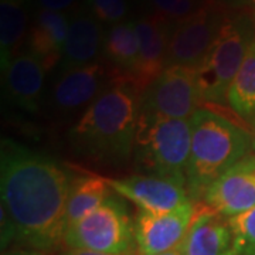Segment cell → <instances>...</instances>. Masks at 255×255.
Wrapping results in <instances>:
<instances>
[{"instance_id": "1", "label": "cell", "mask_w": 255, "mask_h": 255, "mask_svg": "<svg viewBox=\"0 0 255 255\" xmlns=\"http://www.w3.org/2000/svg\"><path fill=\"white\" fill-rule=\"evenodd\" d=\"M1 207L14 228V241L38 251L64 244L65 211L73 180L48 156L4 139L0 162Z\"/></svg>"}, {"instance_id": "2", "label": "cell", "mask_w": 255, "mask_h": 255, "mask_svg": "<svg viewBox=\"0 0 255 255\" xmlns=\"http://www.w3.org/2000/svg\"><path fill=\"white\" fill-rule=\"evenodd\" d=\"M140 92L132 82L114 80L84 111L68 132L77 155L105 166H122L133 156Z\"/></svg>"}, {"instance_id": "3", "label": "cell", "mask_w": 255, "mask_h": 255, "mask_svg": "<svg viewBox=\"0 0 255 255\" xmlns=\"http://www.w3.org/2000/svg\"><path fill=\"white\" fill-rule=\"evenodd\" d=\"M191 147L186 187L193 201L230 167L254 150L253 135L216 111L200 108L190 118Z\"/></svg>"}, {"instance_id": "4", "label": "cell", "mask_w": 255, "mask_h": 255, "mask_svg": "<svg viewBox=\"0 0 255 255\" xmlns=\"http://www.w3.org/2000/svg\"><path fill=\"white\" fill-rule=\"evenodd\" d=\"M190 147V119L139 112L132 160L140 174L173 179L186 184Z\"/></svg>"}, {"instance_id": "5", "label": "cell", "mask_w": 255, "mask_h": 255, "mask_svg": "<svg viewBox=\"0 0 255 255\" xmlns=\"http://www.w3.org/2000/svg\"><path fill=\"white\" fill-rule=\"evenodd\" d=\"M255 40L254 17L240 13L230 16L207 54L196 67L201 101L226 105L227 92L250 47Z\"/></svg>"}, {"instance_id": "6", "label": "cell", "mask_w": 255, "mask_h": 255, "mask_svg": "<svg viewBox=\"0 0 255 255\" xmlns=\"http://www.w3.org/2000/svg\"><path fill=\"white\" fill-rule=\"evenodd\" d=\"M64 246L98 253L133 255L136 251L133 223L118 194L65 230Z\"/></svg>"}, {"instance_id": "7", "label": "cell", "mask_w": 255, "mask_h": 255, "mask_svg": "<svg viewBox=\"0 0 255 255\" xmlns=\"http://www.w3.org/2000/svg\"><path fill=\"white\" fill-rule=\"evenodd\" d=\"M230 17L227 7L216 0H207L190 16L172 27L166 67L180 65L196 68L219 37Z\"/></svg>"}, {"instance_id": "8", "label": "cell", "mask_w": 255, "mask_h": 255, "mask_svg": "<svg viewBox=\"0 0 255 255\" xmlns=\"http://www.w3.org/2000/svg\"><path fill=\"white\" fill-rule=\"evenodd\" d=\"M203 102L196 68L170 65L140 94V112L173 119H190Z\"/></svg>"}, {"instance_id": "9", "label": "cell", "mask_w": 255, "mask_h": 255, "mask_svg": "<svg viewBox=\"0 0 255 255\" xmlns=\"http://www.w3.org/2000/svg\"><path fill=\"white\" fill-rule=\"evenodd\" d=\"M197 211L196 201L187 200L166 213L139 210L133 221L137 255H159L182 246Z\"/></svg>"}, {"instance_id": "10", "label": "cell", "mask_w": 255, "mask_h": 255, "mask_svg": "<svg viewBox=\"0 0 255 255\" xmlns=\"http://www.w3.org/2000/svg\"><path fill=\"white\" fill-rule=\"evenodd\" d=\"M112 81L108 67L100 61L58 73L48 91V105L61 117L87 110Z\"/></svg>"}, {"instance_id": "11", "label": "cell", "mask_w": 255, "mask_h": 255, "mask_svg": "<svg viewBox=\"0 0 255 255\" xmlns=\"http://www.w3.org/2000/svg\"><path fill=\"white\" fill-rule=\"evenodd\" d=\"M203 204L224 217H237L255 207V153L220 176L203 194Z\"/></svg>"}, {"instance_id": "12", "label": "cell", "mask_w": 255, "mask_h": 255, "mask_svg": "<svg viewBox=\"0 0 255 255\" xmlns=\"http://www.w3.org/2000/svg\"><path fill=\"white\" fill-rule=\"evenodd\" d=\"M111 190L147 213H166L190 200L183 182L147 174L107 179Z\"/></svg>"}, {"instance_id": "13", "label": "cell", "mask_w": 255, "mask_h": 255, "mask_svg": "<svg viewBox=\"0 0 255 255\" xmlns=\"http://www.w3.org/2000/svg\"><path fill=\"white\" fill-rule=\"evenodd\" d=\"M139 37V64L130 81L137 91H145L150 82L166 68V55L173 24L155 14H145L135 20Z\"/></svg>"}, {"instance_id": "14", "label": "cell", "mask_w": 255, "mask_h": 255, "mask_svg": "<svg viewBox=\"0 0 255 255\" xmlns=\"http://www.w3.org/2000/svg\"><path fill=\"white\" fill-rule=\"evenodd\" d=\"M180 250L183 255H236L231 221L204 204L197 207Z\"/></svg>"}, {"instance_id": "15", "label": "cell", "mask_w": 255, "mask_h": 255, "mask_svg": "<svg viewBox=\"0 0 255 255\" xmlns=\"http://www.w3.org/2000/svg\"><path fill=\"white\" fill-rule=\"evenodd\" d=\"M3 71L6 94L14 105L27 112H37L46 84V67L28 51L13 57Z\"/></svg>"}, {"instance_id": "16", "label": "cell", "mask_w": 255, "mask_h": 255, "mask_svg": "<svg viewBox=\"0 0 255 255\" xmlns=\"http://www.w3.org/2000/svg\"><path fill=\"white\" fill-rule=\"evenodd\" d=\"M104 36L102 24L85 7L71 13L58 73L95 63V58L102 51Z\"/></svg>"}, {"instance_id": "17", "label": "cell", "mask_w": 255, "mask_h": 255, "mask_svg": "<svg viewBox=\"0 0 255 255\" xmlns=\"http://www.w3.org/2000/svg\"><path fill=\"white\" fill-rule=\"evenodd\" d=\"M68 27V13L38 9L34 14V20L28 27L26 51L36 55L47 71L54 68L61 61Z\"/></svg>"}, {"instance_id": "18", "label": "cell", "mask_w": 255, "mask_h": 255, "mask_svg": "<svg viewBox=\"0 0 255 255\" xmlns=\"http://www.w3.org/2000/svg\"><path fill=\"white\" fill-rule=\"evenodd\" d=\"M139 37L135 20H125L108 27L104 36L101 57L110 65L114 80L130 81L139 64Z\"/></svg>"}, {"instance_id": "19", "label": "cell", "mask_w": 255, "mask_h": 255, "mask_svg": "<svg viewBox=\"0 0 255 255\" xmlns=\"http://www.w3.org/2000/svg\"><path fill=\"white\" fill-rule=\"evenodd\" d=\"M28 0H0V65L17 55L28 34Z\"/></svg>"}, {"instance_id": "20", "label": "cell", "mask_w": 255, "mask_h": 255, "mask_svg": "<svg viewBox=\"0 0 255 255\" xmlns=\"http://www.w3.org/2000/svg\"><path fill=\"white\" fill-rule=\"evenodd\" d=\"M111 191L107 179L100 176H82L74 179L65 211L67 228L98 209L110 197Z\"/></svg>"}, {"instance_id": "21", "label": "cell", "mask_w": 255, "mask_h": 255, "mask_svg": "<svg viewBox=\"0 0 255 255\" xmlns=\"http://www.w3.org/2000/svg\"><path fill=\"white\" fill-rule=\"evenodd\" d=\"M227 105L238 117L255 122V40L228 88Z\"/></svg>"}, {"instance_id": "22", "label": "cell", "mask_w": 255, "mask_h": 255, "mask_svg": "<svg viewBox=\"0 0 255 255\" xmlns=\"http://www.w3.org/2000/svg\"><path fill=\"white\" fill-rule=\"evenodd\" d=\"M149 14L164 18L170 24H176L200 7V0H146Z\"/></svg>"}, {"instance_id": "23", "label": "cell", "mask_w": 255, "mask_h": 255, "mask_svg": "<svg viewBox=\"0 0 255 255\" xmlns=\"http://www.w3.org/2000/svg\"><path fill=\"white\" fill-rule=\"evenodd\" d=\"M84 7L101 24L114 26L125 21L128 16V0H84Z\"/></svg>"}, {"instance_id": "24", "label": "cell", "mask_w": 255, "mask_h": 255, "mask_svg": "<svg viewBox=\"0 0 255 255\" xmlns=\"http://www.w3.org/2000/svg\"><path fill=\"white\" fill-rule=\"evenodd\" d=\"M230 221L236 233V255H255V207Z\"/></svg>"}, {"instance_id": "25", "label": "cell", "mask_w": 255, "mask_h": 255, "mask_svg": "<svg viewBox=\"0 0 255 255\" xmlns=\"http://www.w3.org/2000/svg\"><path fill=\"white\" fill-rule=\"evenodd\" d=\"M40 10H50L57 13H65L74 6L77 0H36Z\"/></svg>"}, {"instance_id": "26", "label": "cell", "mask_w": 255, "mask_h": 255, "mask_svg": "<svg viewBox=\"0 0 255 255\" xmlns=\"http://www.w3.org/2000/svg\"><path fill=\"white\" fill-rule=\"evenodd\" d=\"M60 255H118V254H107V253H98V251H90V250H80V248H64V251Z\"/></svg>"}, {"instance_id": "27", "label": "cell", "mask_w": 255, "mask_h": 255, "mask_svg": "<svg viewBox=\"0 0 255 255\" xmlns=\"http://www.w3.org/2000/svg\"><path fill=\"white\" fill-rule=\"evenodd\" d=\"M3 255H50L46 251H38L31 248H20V250H9L3 251Z\"/></svg>"}, {"instance_id": "28", "label": "cell", "mask_w": 255, "mask_h": 255, "mask_svg": "<svg viewBox=\"0 0 255 255\" xmlns=\"http://www.w3.org/2000/svg\"><path fill=\"white\" fill-rule=\"evenodd\" d=\"M219 3H223L224 6H241L246 3V0H216Z\"/></svg>"}, {"instance_id": "29", "label": "cell", "mask_w": 255, "mask_h": 255, "mask_svg": "<svg viewBox=\"0 0 255 255\" xmlns=\"http://www.w3.org/2000/svg\"><path fill=\"white\" fill-rule=\"evenodd\" d=\"M159 255H183V254H182L180 247H179V248H176V250H172V251H167V253H163V254H159Z\"/></svg>"}, {"instance_id": "30", "label": "cell", "mask_w": 255, "mask_h": 255, "mask_svg": "<svg viewBox=\"0 0 255 255\" xmlns=\"http://www.w3.org/2000/svg\"><path fill=\"white\" fill-rule=\"evenodd\" d=\"M246 3H248V4H251L253 7L255 9V0H246Z\"/></svg>"}, {"instance_id": "31", "label": "cell", "mask_w": 255, "mask_h": 255, "mask_svg": "<svg viewBox=\"0 0 255 255\" xmlns=\"http://www.w3.org/2000/svg\"><path fill=\"white\" fill-rule=\"evenodd\" d=\"M253 125H254V128H255V122H254V124H253ZM253 139H254V146H253V147H254V153H255V133H254V135H253Z\"/></svg>"}, {"instance_id": "32", "label": "cell", "mask_w": 255, "mask_h": 255, "mask_svg": "<svg viewBox=\"0 0 255 255\" xmlns=\"http://www.w3.org/2000/svg\"><path fill=\"white\" fill-rule=\"evenodd\" d=\"M253 17H254V23H255V9H254V14H253Z\"/></svg>"}]
</instances>
